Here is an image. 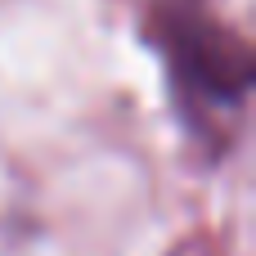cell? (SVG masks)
I'll list each match as a JSON object with an SVG mask.
<instances>
[{"instance_id":"6da1fadb","label":"cell","mask_w":256,"mask_h":256,"mask_svg":"<svg viewBox=\"0 0 256 256\" xmlns=\"http://www.w3.org/2000/svg\"><path fill=\"white\" fill-rule=\"evenodd\" d=\"M162 27H166L171 76H176V90L184 99L189 126L216 144L225 135V117L243 112L248 50L238 40H230L225 27L212 22L207 14H198L194 4H180L171 18H162Z\"/></svg>"}]
</instances>
